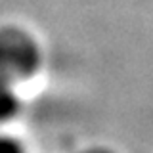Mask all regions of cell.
Returning <instances> with one entry per match:
<instances>
[{
	"label": "cell",
	"mask_w": 153,
	"mask_h": 153,
	"mask_svg": "<svg viewBox=\"0 0 153 153\" xmlns=\"http://www.w3.org/2000/svg\"><path fill=\"white\" fill-rule=\"evenodd\" d=\"M40 63L36 40L19 27L0 29V79L8 82L29 79Z\"/></svg>",
	"instance_id": "obj_1"
},
{
	"label": "cell",
	"mask_w": 153,
	"mask_h": 153,
	"mask_svg": "<svg viewBox=\"0 0 153 153\" xmlns=\"http://www.w3.org/2000/svg\"><path fill=\"white\" fill-rule=\"evenodd\" d=\"M19 109V98L13 92L12 82L0 79V123H6Z\"/></svg>",
	"instance_id": "obj_2"
},
{
	"label": "cell",
	"mask_w": 153,
	"mask_h": 153,
	"mask_svg": "<svg viewBox=\"0 0 153 153\" xmlns=\"http://www.w3.org/2000/svg\"><path fill=\"white\" fill-rule=\"evenodd\" d=\"M0 153H25V151L16 138L8 136V134H0Z\"/></svg>",
	"instance_id": "obj_3"
}]
</instances>
